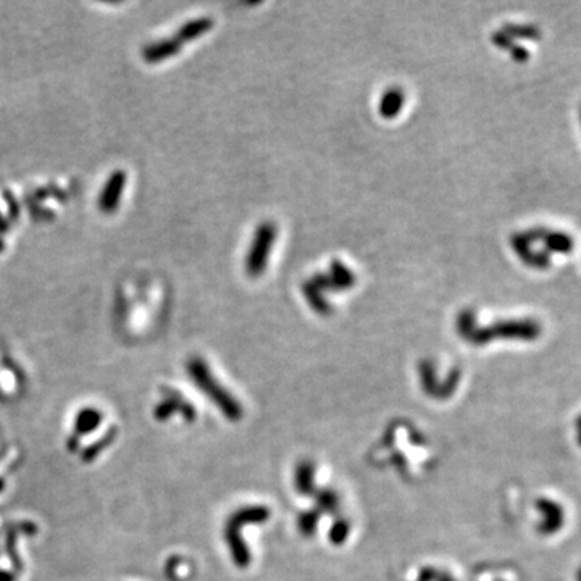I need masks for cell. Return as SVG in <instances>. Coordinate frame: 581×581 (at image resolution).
I'll use <instances>...</instances> for the list:
<instances>
[{
    "instance_id": "9",
    "label": "cell",
    "mask_w": 581,
    "mask_h": 581,
    "mask_svg": "<svg viewBox=\"0 0 581 581\" xmlns=\"http://www.w3.org/2000/svg\"><path fill=\"white\" fill-rule=\"evenodd\" d=\"M506 32V35L512 39L513 41V37H523V39H533V41H536V39H538L539 36H541V31L538 30V27L536 26H527V25H523V26H513V25H507V26H504V30H502Z\"/></svg>"
},
{
    "instance_id": "6",
    "label": "cell",
    "mask_w": 581,
    "mask_h": 581,
    "mask_svg": "<svg viewBox=\"0 0 581 581\" xmlns=\"http://www.w3.org/2000/svg\"><path fill=\"white\" fill-rule=\"evenodd\" d=\"M123 184H125V176L121 173H116L114 178L109 181L107 188H105L102 200H100V209L104 212H111L115 209V204L118 202L120 192L123 189Z\"/></svg>"
},
{
    "instance_id": "8",
    "label": "cell",
    "mask_w": 581,
    "mask_h": 581,
    "mask_svg": "<svg viewBox=\"0 0 581 581\" xmlns=\"http://www.w3.org/2000/svg\"><path fill=\"white\" fill-rule=\"evenodd\" d=\"M304 294H305L307 300H309L310 305L314 307L315 312H318V314H322V315L331 314V305H329L325 299L320 298V290L312 286L309 281L304 284Z\"/></svg>"
},
{
    "instance_id": "1",
    "label": "cell",
    "mask_w": 581,
    "mask_h": 581,
    "mask_svg": "<svg viewBox=\"0 0 581 581\" xmlns=\"http://www.w3.org/2000/svg\"><path fill=\"white\" fill-rule=\"evenodd\" d=\"M541 334V326L533 320H510V322H499L493 326L486 328H475L473 331L468 334L467 339L472 341L473 344H484L489 341L502 338V339H523V341H533Z\"/></svg>"
},
{
    "instance_id": "3",
    "label": "cell",
    "mask_w": 581,
    "mask_h": 581,
    "mask_svg": "<svg viewBox=\"0 0 581 581\" xmlns=\"http://www.w3.org/2000/svg\"><path fill=\"white\" fill-rule=\"evenodd\" d=\"M191 373H192V378H195L199 381L200 386H204L205 391H209V393L214 396V399L216 402H221V407L225 409L226 415L231 417V418H238L239 413V407L234 404V402L228 398L226 393H223L220 388H216V384L214 383V379H212L209 370H207L205 365L200 360H192L191 362Z\"/></svg>"
},
{
    "instance_id": "10",
    "label": "cell",
    "mask_w": 581,
    "mask_h": 581,
    "mask_svg": "<svg viewBox=\"0 0 581 581\" xmlns=\"http://www.w3.org/2000/svg\"><path fill=\"white\" fill-rule=\"evenodd\" d=\"M493 42L496 44L497 47L501 49H512L513 47V41L510 37H508L504 31H497L493 35Z\"/></svg>"
},
{
    "instance_id": "13",
    "label": "cell",
    "mask_w": 581,
    "mask_h": 581,
    "mask_svg": "<svg viewBox=\"0 0 581 581\" xmlns=\"http://www.w3.org/2000/svg\"><path fill=\"white\" fill-rule=\"evenodd\" d=\"M578 581H581V572H580V577H578Z\"/></svg>"
},
{
    "instance_id": "5",
    "label": "cell",
    "mask_w": 581,
    "mask_h": 581,
    "mask_svg": "<svg viewBox=\"0 0 581 581\" xmlns=\"http://www.w3.org/2000/svg\"><path fill=\"white\" fill-rule=\"evenodd\" d=\"M404 99L405 96L404 92H402V89H389V91L384 92L381 102H379V114H381L384 118H394V116L402 110V107H404Z\"/></svg>"
},
{
    "instance_id": "2",
    "label": "cell",
    "mask_w": 581,
    "mask_h": 581,
    "mask_svg": "<svg viewBox=\"0 0 581 581\" xmlns=\"http://www.w3.org/2000/svg\"><path fill=\"white\" fill-rule=\"evenodd\" d=\"M276 239V225L275 223L265 221L257 228L255 238L247 254V260H245V271L250 278H259L264 275L268 255H270L273 244Z\"/></svg>"
},
{
    "instance_id": "7",
    "label": "cell",
    "mask_w": 581,
    "mask_h": 581,
    "mask_svg": "<svg viewBox=\"0 0 581 581\" xmlns=\"http://www.w3.org/2000/svg\"><path fill=\"white\" fill-rule=\"evenodd\" d=\"M541 241L546 243L547 249L558 254H568L573 250V239L563 233H552L549 230H544Z\"/></svg>"
},
{
    "instance_id": "4",
    "label": "cell",
    "mask_w": 581,
    "mask_h": 581,
    "mask_svg": "<svg viewBox=\"0 0 581 581\" xmlns=\"http://www.w3.org/2000/svg\"><path fill=\"white\" fill-rule=\"evenodd\" d=\"M536 507H538L539 510L546 515L544 522L541 523V527H539L541 533L551 534V533L558 532V530L562 528L563 510H562V507L557 504V502H552L549 499H539L538 504H536Z\"/></svg>"
},
{
    "instance_id": "11",
    "label": "cell",
    "mask_w": 581,
    "mask_h": 581,
    "mask_svg": "<svg viewBox=\"0 0 581 581\" xmlns=\"http://www.w3.org/2000/svg\"><path fill=\"white\" fill-rule=\"evenodd\" d=\"M512 57L515 59L517 61H525V60H528V57H530V54L527 52V49H523V47H520V46H513L512 49Z\"/></svg>"
},
{
    "instance_id": "12",
    "label": "cell",
    "mask_w": 581,
    "mask_h": 581,
    "mask_svg": "<svg viewBox=\"0 0 581 581\" xmlns=\"http://www.w3.org/2000/svg\"><path fill=\"white\" fill-rule=\"evenodd\" d=\"M577 429H578V443L581 446V417H578V420H577Z\"/></svg>"
}]
</instances>
